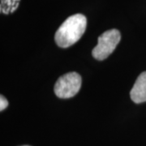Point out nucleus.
<instances>
[{
    "instance_id": "6",
    "label": "nucleus",
    "mask_w": 146,
    "mask_h": 146,
    "mask_svg": "<svg viewBox=\"0 0 146 146\" xmlns=\"http://www.w3.org/2000/svg\"><path fill=\"white\" fill-rule=\"evenodd\" d=\"M8 106V102L6 99L3 96H1L0 98V110L3 111V110H5Z\"/></svg>"
},
{
    "instance_id": "3",
    "label": "nucleus",
    "mask_w": 146,
    "mask_h": 146,
    "mask_svg": "<svg viewBox=\"0 0 146 146\" xmlns=\"http://www.w3.org/2000/svg\"><path fill=\"white\" fill-rule=\"evenodd\" d=\"M81 76L76 72H69L60 76L54 85V94L59 98H70L81 87Z\"/></svg>"
},
{
    "instance_id": "1",
    "label": "nucleus",
    "mask_w": 146,
    "mask_h": 146,
    "mask_svg": "<svg viewBox=\"0 0 146 146\" xmlns=\"http://www.w3.org/2000/svg\"><path fill=\"white\" fill-rule=\"evenodd\" d=\"M87 19L82 14H76L68 17L58 29L54 36L57 45L62 48L72 46L78 42L85 32Z\"/></svg>"
},
{
    "instance_id": "5",
    "label": "nucleus",
    "mask_w": 146,
    "mask_h": 146,
    "mask_svg": "<svg viewBox=\"0 0 146 146\" xmlns=\"http://www.w3.org/2000/svg\"><path fill=\"white\" fill-rule=\"evenodd\" d=\"M20 0H2V7L4 5V7L2 9V12L8 14L17 8L18 7V2Z\"/></svg>"
},
{
    "instance_id": "4",
    "label": "nucleus",
    "mask_w": 146,
    "mask_h": 146,
    "mask_svg": "<svg viewBox=\"0 0 146 146\" xmlns=\"http://www.w3.org/2000/svg\"><path fill=\"white\" fill-rule=\"evenodd\" d=\"M130 97L132 102L137 104L146 102V72L141 73L136 79L131 90Z\"/></svg>"
},
{
    "instance_id": "2",
    "label": "nucleus",
    "mask_w": 146,
    "mask_h": 146,
    "mask_svg": "<svg viewBox=\"0 0 146 146\" xmlns=\"http://www.w3.org/2000/svg\"><path fill=\"white\" fill-rule=\"evenodd\" d=\"M121 40V34L117 29H110L104 32L98 37V43L93 50L92 54L98 60H104L109 57L110 54Z\"/></svg>"
},
{
    "instance_id": "7",
    "label": "nucleus",
    "mask_w": 146,
    "mask_h": 146,
    "mask_svg": "<svg viewBox=\"0 0 146 146\" xmlns=\"http://www.w3.org/2000/svg\"><path fill=\"white\" fill-rule=\"evenodd\" d=\"M23 146H29V145H23Z\"/></svg>"
}]
</instances>
